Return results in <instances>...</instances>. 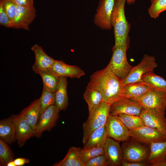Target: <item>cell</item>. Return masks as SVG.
Returning a JSON list of instances; mask_svg holds the SVG:
<instances>
[{"mask_svg":"<svg viewBox=\"0 0 166 166\" xmlns=\"http://www.w3.org/2000/svg\"><path fill=\"white\" fill-rule=\"evenodd\" d=\"M36 73L39 75L41 77L43 88L55 93L60 77L52 69L39 71Z\"/></svg>","mask_w":166,"mask_h":166,"instance_id":"obj_25","label":"cell"},{"mask_svg":"<svg viewBox=\"0 0 166 166\" xmlns=\"http://www.w3.org/2000/svg\"><path fill=\"white\" fill-rule=\"evenodd\" d=\"M105 128L109 136L117 141L123 142L130 137L129 130L118 115L109 114Z\"/></svg>","mask_w":166,"mask_h":166,"instance_id":"obj_9","label":"cell"},{"mask_svg":"<svg viewBox=\"0 0 166 166\" xmlns=\"http://www.w3.org/2000/svg\"><path fill=\"white\" fill-rule=\"evenodd\" d=\"M121 147L122 160L128 162H146L150 152V145L130 137Z\"/></svg>","mask_w":166,"mask_h":166,"instance_id":"obj_4","label":"cell"},{"mask_svg":"<svg viewBox=\"0 0 166 166\" xmlns=\"http://www.w3.org/2000/svg\"><path fill=\"white\" fill-rule=\"evenodd\" d=\"M118 116L129 130L145 125L140 116L125 114H120Z\"/></svg>","mask_w":166,"mask_h":166,"instance_id":"obj_29","label":"cell"},{"mask_svg":"<svg viewBox=\"0 0 166 166\" xmlns=\"http://www.w3.org/2000/svg\"><path fill=\"white\" fill-rule=\"evenodd\" d=\"M7 166H16L14 162V160L8 162L7 165Z\"/></svg>","mask_w":166,"mask_h":166,"instance_id":"obj_41","label":"cell"},{"mask_svg":"<svg viewBox=\"0 0 166 166\" xmlns=\"http://www.w3.org/2000/svg\"><path fill=\"white\" fill-rule=\"evenodd\" d=\"M67 77H60L58 83L55 93V105L59 112L65 110L68 105V98L67 90Z\"/></svg>","mask_w":166,"mask_h":166,"instance_id":"obj_20","label":"cell"},{"mask_svg":"<svg viewBox=\"0 0 166 166\" xmlns=\"http://www.w3.org/2000/svg\"><path fill=\"white\" fill-rule=\"evenodd\" d=\"M0 139L10 144L16 140L15 126L11 117L0 121Z\"/></svg>","mask_w":166,"mask_h":166,"instance_id":"obj_21","label":"cell"},{"mask_svg":"<svg viewBox=\"0 0 166 166\" xmlns=\"http://www.w3.org/2000/svg\"><path fill=\"white\" fill-rule=\"evenodd\" d=\"M140 116L145 125L153 128L166 136L165 113L154 109L143 108Z\"/></svg>","mask_w":166,"mask_h":166,"instance_id":"obj_7","label":"cell"},{"mask_svg":"<svg viewBox=\"0 0 166 166\" xmlns=\"http://www.w3.org/2000/svg\"><path fill=\"white\" fill-rule=\"evenodd\" d=\"M109 137L105 126H104L92 134L83 148L95 147L104 148Z\"/></svg>","mask_w":166,"mask_h":166,"instance_id":"obj_24","label":"cell"},{"mask_svg":"<svg viewBox=\"0 0 166 166\" xmlns=\"http://www.w3.org/2000/svg\"><path fill=\"white\" fill-rule=\"evenodd\" d=\"M166 10V0H152V4L148 9L150 16L156 19L162 12Z\"/></svg>","mask_w":166,"mask_h":166,"instance_id":"obj_33","label":"cell"},{"mask_svg":"<svg viewBox=\"0 0 166 166\" xmlns=\"http://www.w3.org/2000/svg\"><path fill=\"white\" fill-rule=\"evenodd\" d=\"M80 148H70L66 156L61 161L55 163L53 166H85L80 160L78 153Z\"/></svg>","mask_w":166,"mask_h":166,"instance_id":"obj_26","label":"cell"},{"mask_svg":"<svg viewBox=\"0 0 166 166\" xmlns=\"http://www.w3.org/2000/svg\"><path fill=\"white\" fill-rule=\"evenodd\" d=\"M36 16V11L34 6H17L16 12L13 20L9 28L29 30V26Z\"/></svg>","mask_w":166,"mask_h":166,"instance_id":"obj_8","label":"cell"},{"mask_svg":"<svg viewBox=\"0 0 166 166\" xmlns=\"http://www.w3.org/2000/svg\"><path fill=\"white\" fill-rule=\"evenodd\" d=\"M31 49L35 55V60L32 69L35 73L39 71L51 69L55 60L47 55L41 46L35 44L31 47Z\"/></svg>","mask_w":166,"mask_h":166,"instance_id":"obj_16","label":"cell"},{"mask_svg":"<svg viewBox=\"0 0 166 166\" xmlns=\"http://www.w3.org/2000/svg\"><path fill=\"white\" fill-rule=\"evenodd\" d=\"M59 112L55 105H53L49 107L40 115L35 129V136L40 138L43 132L51 131L57 124Z\"/></svg>","mask_w":166,"mask_h":166,"instance_id":"obj_10","label":"cell"},{"mask_svg":"<svg viewBox=\"0 0 166 166\" xmlns=\"http://www.w3.org/2000/svg\"><path fill=\"white\" fill-rule=\"evenodd\" d=\"M14 160L13 154L7 144L0 139V166H6L8 162Z\"/></svg>","mask_w":166,"mask_h":166,"instance_id":"obj_32","label":"cell"},{"mask_svg":"<svg viewBox=\"0 0 166 166\" xmlns=\"http://www.w3.org/2000/svg\"><path fill=\"white\" fill-rule=\"evenodd\" d=\"M152 166H166V160L152 164Z\"/></svg>","mask_w":166,"mask_h":166,"instance_id":"obj_40","label":"cell"},{"mask_svg":"<svg viewBox=\"0 0 166 166\" xmlns=\"http://www.w3.org/2000/svg\"><path fill=\"white\" fill-rule=\"evenodd\" d=\"M16 132V140L19 147L23 146L26 141L35 136L36 132L24 117L20 113L11 116Z\"/></svg>","mask_w":166,"mask_h":166,"instance_id":"obj_13","label":"cell"},{"mask_svg":"<svg viewBox=\"0 0 166 166\" xmlns=\"http://www.w3.org/2000/svg\"><path fill=\"white\" fill-rule=\"evenodd\" d=\"M111 105L103 101L89 113L88 118L82 126L84 146L94 131L105 126L109 115Z\"/></svg>","mask_w":166,"mask_h":166,"instance_id":"obj_3","label":"cell"},{"mask_svg":"<svg viewBox=\"0 0 166 166\" xmlns=\"http://www.w3.org/2000/svg\"><path fill=\"white\" fill-rule=\"evenodd\" d=\"M85 165V166H110L105 154L99 155L92 158L86 162Z\"/></svg>","mask_w":166,"mask_h":166,"instance_id":"obj_35","label":"cell"},{"mask_svg":"<svg viewBox=\"0 0 166 166\" xmlns=\"http://www.w3.org/2000/svg\"><path fill=\"white\" fill-rule=\"evenodd\" d=\"M51 69L59 77L79 78L85 74L79 67L67 64L61 60H55Z\"/></svg>","mask_w":166,"mask_h":166,"instance_id":"obj_17","label":"cell"},{"mask_svg":"<svg viewBox=\"0 0 166 166\" xmlns=\"http://www.w3.org/2000/svg\"><path fill=\"white\" fill-rule=\"evenodd\" d=\"M104 154V148L99 147H93L85 149L83 148L82 149L80 148L78 153L80 160L85 164L92 158L97 156Z\"/></svg>","mask_w":166,"mask_h":166,"instance_id":"obj_30","label":"cell"},{"mask_svg":"<svg viewBox=\"0 0 166 166\" xmlns=\"http://www.w3.org/2000/svg\"><path fill=\"white\" fill-rule=\"evenodd\" d=\"M114 4V0H100L95 16V23L101 28L110 29L111 18Z\"/></svg>","mask_w":166,"mask_h":166,"instance_id":"obj_14","label":"cell"},{"mask_svg":"<svg viewBox=\"0 0 166 166\" xmlns=\"http://www.w3.org/2000/svg\"><path fill=\"white\" fill-rule=\"evenodd\" d=\"M29 159L25 158L20 157L14 160V162L16 166H22L29 163Z\"/></svg>","mask_w":166,"mask_h":166,"instance_id":"obj_39","label":"cell"},{"mask_svg":"<svg viewBox=\"0 0 166 166\" xmlns=\"http://www.w3.org/2000/svg\"><path fill=\"white\" fill-rule=\"evenodd\" d=\"M150 152L146 162L151 165L165 160L166 157V140L156 142L150 145Z\"/></svg>","mask_w":166,"mask_h":166,"instance_id":"obj_22","label":"cell"},{"mask_svg":"<svg viewBox=\"0 0 166 166\" xmlns=\"http://www.w3.org/2000/svg\"><path fill=\"white\" fill-rule=\"evenodd\" d=\"M105 155L110 166L121 165L122 152L119 143L109 137L104 148Z\"/></svg>","mask_w":166,"mask_h":166,"instance_id":"obj_19","label":"cell"},{"mask_svg":"<svg viewBox=\"0 0 166 166\" xmlns=\"http://www.w3.org/2000/svg\"><path fill=\"white\" fill-rule=\"evenodd\" d=\"M135 0H126V1L128 4H131L134 2Z\"/></svg>","mask_w":166,"mask_h":166,"instance_id":"obj_42","label":"cell"},{"mask_svg":"<svg viewBox=\"0 0 166 166\" xmlns=\"http://www.w3.org/2000/svg\"><path fill=\"white\" fill-rule=\"evenodd\" d=\"M0 3L2 4L10 23L15 16L17 5L10 0H0Z\"/></svg>","mask_w":166,"mask_h":166,"instance_id":"obj_34","label":"cell"},{"mask_svg":"<svg viewBox=\"0 0 166 166\" xmlns=\"http://www.w3.org/2000/svg\"><path fill=\"white\" fill-rule=\"evenodd\" d=\"M9 18L4 9L2 4L0 3V25L9 28L10 24Z\"/></svg>","mask_w":166,"mask_h":166,"instance_id":"obj_36","label":"cell"},{"mask_svg":"<svg viewBox=\"0 0 166 166\" xmlns=\"http://www.w3.org/2000/svg\"><path fill=\"white\" fill-rule=\"evenodd\" d=\"M128 46H114L111 59L107 65L115 75L122 80L127 77L133 67L127 59L126 52Z\"/></svg>","mask_w":166,"mask_h":166,"instance_id":"obj_5","label":"cell"},{"mask_svg":"<svg viewBox=\"0 0 166 166\" xmlns=\"http://www.w3.org/2000/svg\"><path fill=\"white\" fill-rule=\"evenodd\" d=\"M165 160H166V157H165Z\"/></svg>","mask_w":166,"mask_h":166,"instance_id":"obj_43","label":"cell"},{"mask_svg":"<svg viewBox=\"0 0 166 166\" xmlns=\"http://www.w3.org/2000/svg\"><path fill=\"white\" fill-rule=\"evenodd\" d=\"M83 96L88 105L89 113L103 102L101 93L94 89L86 88Z\"/></svg>","mask_w":166,"mask_h":166,"instance_id":"obj_28","label":"cell"},{"mask_svg":"<svg viewBox=\"0 0 166 166\" xmlns=\"http://www.w3.org/2000/svg\"><path fill=\"white\" fill-rule=\"evenodd\" d=\"M152 89L148 85L143 82L127 84L123 85V97L138 101Z\"/></svg>","mask_w":166,"mask_h":166,"instance_id":"obj_18","label":"cell"},{"mask_svg":"<svg viewBox=\"0 0 166 166\" xmlns=\"http://www.w3.org/2000/svg\"><path fill=\"white\" fill-rule=\"evenodd\" d=\"M39 99L32 102L27 107L23 109L20 113L27 120L32 128L35 129L40 116Z\"/></svg>","mask_w":166,"mask_h":166,"instance_id":"obj_23","label":"cell"},{"mask_svg":"<svg viewBox=\"0 0 166 166\" xmlns=\"http://www.w3.org/2000/svg\"><path fill=\"white\" fill-rule=\"evenodd\" d=\"M143 108L137 101L123 97L111 105L109 114H125L140 116Z\"/></svg>","mask_w":166,"mask_h":166,"instance_id":"obj_12","label":"cell"},{"mask_svg":"<svg viewBox=\"0 0 166 166\" xmlns=\"http://www.w3.org/2000/svg\"><path fill=\"white\" fill-rule=\"evenodd\" d=\"M122 80L107 66L91 75L86 88L98 91L103 101L111 105L123 97Z\"/></svg>","mask_w":166,"mask_h":166,"instance_id":"obj_1","label":"cell"},{"mask_svg":"<svg viewBox=\"0 0 166 166\" xmlns=\"http://www.w3.org/2000/svg\"><path fill=\"white\" fill-rule=\"evenodd\" d=\"M121 165L122 166H148L150 165L146 162H128L122 160Z\"/></svg>","mask_w":166,"mask_h":166,"instance_id":"obj_38","label":"cell"},{"mask_svg":"<svg viewBox=\"0 0 166 166\" xmlns=\"http://www.w3.org/2000/svg\"><path fill=\"white\" fill-rule=\"evenodd\" d=\"M17 6H34V0H10Z\"/></svg>","mask_w":166,"mask_h":166,"instance_id":"obj_37","label":"cell"},{"mask_svg":"<svg viewBox=\"0 0 166 166\" xmlns=\"http://www.w3.org/2000/svg\"><path fill=\"white\" fill-rule=\"evenodd\" d=\"M126 1L114 0L111 23L114 29L115 47L129 45L128 33L130 26L126 20L124 13Z\"/></svg>","mask_w":166,"mask_h":166,"instance_id":"obj_2","label":"cell"},{"mask_svg":"<svg viewBox=\"0 0 166 166\" xmlns=\"http://www.w3.org/2000/svg\"><path fill=\"white\" fill-rule=\"evenodd\" d=\"M138 102L143 108L154 109L165 113L166 92L152 89Z\"/></svg>","mask_w":166,"mask_h":166,"instance_id":"obj_11","label":"cell"},{"mask_svg":"<svg viewBox=\"0 0 166 166\" xmlns=\"http://www.w3.org/2000/svg\"><path fill=\"white\" fill-rule=\"evenodd\" d=\"M129 132L130 137L149 145L153 143L166 140V136L146 125L129 130Z\"/></svg>","mask_w":166,"mask_h":166,"instance_id":"obj_15","label":"cell"},{"mask_svg":"<svg viewBox=\"0 0 166 166\" xmlns=\"http://www.w3.org/2000/svg\"><path fill=\"white\" fill-rule=\"evenodd\" d=\"M39 99L40 105V116L51 105H55V93L43 88L41 96Z\"/></svg>","mask_w":166,"mask_h":166,"instance_id":"obj_31","label":"cell"},{"mask_svg":"<svg viewBox=\"0 0 166 166\" xmlns=\"http://www.w3.org/2000/svg\"><path fill=\"white\" fill-rule=\"evenodd\" d=\"M142 80V82L148 84L152 89L166 92V80L153 72L144 75Z\"/></svg>","mask_w":166,"mask_h":166,"instance_id":"obj_27","label":"cell"},{"mask_svg":"<svg viewBox=\"0 0 166 166\" xmlns=\"http://www.w3.org/2000/svg\"><path fill=\"white\" fill-rule=\"evenodd\" d=\"M157 65L153 56L144 54L140 62L133 67L127 77L122 80L123 85L127 84L142 82L143 76L153 72Z\"/></svg>","mask_w":166,"mask_h":166,"instance_id":"obj_6","label":"cell"}]
</instances>
